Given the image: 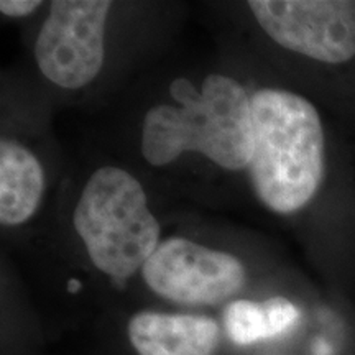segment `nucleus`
Wrapping results in <instances>:
<instances>
[{"instance_id": "nucleus-6", "label": "nucleus", "mask_w": 355, "mask_h": 355, "mask_svg": "<svg viewBox=\"0 0 355 355\" xmlns=\"http://www.w3.org/2000/svg\"><path fill=\"white\" fill-rule=\"evenodd\" d=\"M141 273L157 295L193 306L222 303L245 283V268L234 255L178 237L159 243Z\"/></svg>"}, {"instance_id": "nucleus-1", "label": "nucleus", "mask_w": 355, "mask_h": 355, "mask_svg": "<svg viewBox=\"0 0 355 355\" xmlns=\"http://www.w3.org/2000/svg\"><path fill=\"white\" fill-rule=\"evenodd\" d=\"M170 92L180 105H155L141 128V153L163 166L184 152H199L225 170L248 166L254 153L252 99L241 83L209 74L201 91L178 78Z\"/></svg>"}, {"instance_id": "nucleus-3", "label": "nucleus", "mask_w": 355, "mask_h": 355, "mask_svg": "<svg viewBox=\"0 0 355 355\" xmlns=\"http://www.w3.org/2000/svg\"><path fill=\"white\" fill-rule=\"evenodd\" d=\"M73 224L92 263L117 282L144 270L159 245V224L145 191L122 168L102 166L89 178Z\"/></svg>"}, {"instance_id": "nucleus-10", "label": "nucleus", "mask_w": 355, "mask_h": 355, "mask_svg": "<svg viewBox=\"0 0 355 355\" xmlns=\"http://www.w3.org/2000/svg\"><path fill=\"white\" fill-rule=\"evenodd\" d=\"M40 6H42V2H37V0H2L0 12L3 15L12 17V19H20V17L33 13Z\"/></svg>"}, {"instance_id": "nucleus-8", "label": "nucleus", "mask_w": 355, "mask_h": 355, "mask_svg": "<svg viewBox=\"0 0 355 355\" xmlns=\"http://www.w3.org/2000/svg\"><path fill=\"white\" fill-rule=\"evenodd\" d=\"M44 193L38 158L19 141H0V222L20 225L37 212Z\"/></svg>"}, {"instance_id": "nucleus-2", "label": "nucleus", "mask_w": 355, "mask_h": 355, "mask_svg": "<svg viewBox=\"0 0 355 355\" xmlns=\"http://www.w3.org/2000/svg\"><path fill=\"white\" fill-rule=\"evenodd\" d=\"M254 153L248 163L255 194L278 214L300 211L324 178V130L308 99L283 89L252 97Z\"/></svg>"}, {"instance_id": "nucleus-7", "label": "nucleus", "mask_w": 355, "mask_h": 355, "mask_svg": "<svg viewBox=\"0 0 355 355\" xmlns=\"http://www.w3.org/2000/svg\"><path fill=\"white\" fill-rule=\"evenodd\" d=\"M127 331L139 355H212L219 344L214 319L194 314L144 311L130 319Z\"/></svg>"}, {"instance_id": "nucleus-5", "label": "nucleus", "mask_w": 355, "mask_h": 355, "mask_svg": "<svg viewBox=\"0 0 355 355\" xmlns=\"http://www.w3.org/2000/svg\"><path fill=\"white\" fill-rule=\"evenodd\" d=\"M257 21L279 46L327 64L355 56L354 0H252Z\"/></svg>"}, {"instance_id": "nucleus-9", "label": "nucleus", "mask_w": 355, "mask_h": 355, "mask_svg": "<svg viewBox=\"0 0 355 355\" xmlns=\"http://www.w3.org/2000/svg\"><path fill=\"white\" fill-rule=\"evenodd\" d=\"M300 316L298 306L283 296L265 301L237 300L225 308L224 326L234 344L248 345L283 334Z\"/></svg>"}, {"instance_id": "nucleus-4", "label": "nucleus", "mask_w": 355, "mask_h": 355, "mask_svg": "<svg viewBox=\"0 0 355 355\" xmlns=\"http://www.w3.org/2000/svg\"><path fill=\"white\" fill-rule=\"evenodd\" d=\"M109 0H55L35 43L43 76L56 86L79 89L94 81L104 63Z\"/></svg>"}]
</instances>
